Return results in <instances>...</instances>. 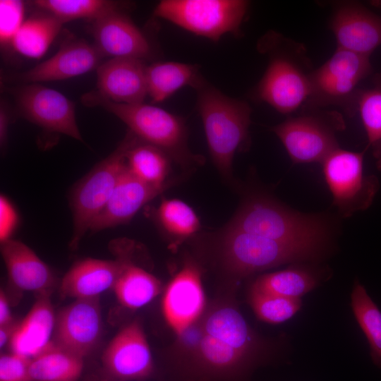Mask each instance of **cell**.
Wrapping results in <instances>:
<instances>
[{
	"mask_svg": "<svg viewBox=\"0 0 381 381\" xmlns=\"http://www.w3.org/2000/svg\"><path fill=\"white\" fill-rule=\"evenodd\" d=\"M102 361L109 377L116 380H138L152 374V356L138 320L118 332L104 351Z\"/></svg>",
	"mask_w": 381,
	"mask_h": 381,
	"instance_id": "14",
	"label": "cell"
},
{
	"mask_svg": "<svg viewBox=\"0 0 381 381\" xmlns=\"http://www.w3.org/2000/svg\"><path fill=\"white\" fill-rule=\"evenodd\" d=\"M226 227L286 243L326 246L330 226L320 214H304L263 193H251Z\"/></svg>",
	"mask_w": 381,
	"mask_h": 381,
	"instance_id": "4",
	"label": "cell"
},
{
	"mask_svg": "<svg viewBox=\"0 0 381 381\" xmlns=\"http://www.w3.org/2000/svg\"><path fill=\"white\" fill-rule=\"evenodd\" d=\"M85 381H119V380H114V379H112L111 377H108V378H105V379H91V380H85Z\"/></svg>",
	"mask_w": 381,
	"mask_h": 381,
	"instance_id": "42",
	"label": "cell"
},
{
	"mask_svg": "<svg viewBox=\"0 0 381 381\" xmlns=\"http://www.w3.org/2000/svg\"><path fill=\"white\" fill-rule=\"evenodd\" d=\"M200 326V338L193 353L197 365L207 372H236L260 351V341L233 306L220 305L212 309Z\"/></svg>",
	"mask_w": 381,
	"mask_h": 381,
	"instance_id": "3",
	"label": "cell"
},
{
	"mask_svg": "<svg viewBox=\"0 0 381 381\" xmlns=\"http://www.w3.org/2000/svg\"><path fill=\"white\" fill-rule=\"evenodd\" d=\"M357 112L366 133L368 149L381 138V72L373 75L370 87L360 89Z\"/></svg>",
	"mask_w": 381,
	"mask_h": 381,
	"instance_id": "33",
	"label": "cell"
},
{
	"mask_svg": "<svg viewBox=\"0 0 381 381\" xmlns=\"http://www.w3.org/2000/svg\"><path fill=\"white\" fill-rule=\"evenodd\" d=\"M144 61L133 58H111L97 70L96 91L116 103H143L147 95Z\"/></svg>",
	"mask_w": 381,
	"mask_h": 381,
	"instance_id": "19",
	"label": "cell"
},
{
	"mask_svg": "<svg viewBox=\"0 0 381 381\" xmlns=\"http://www.w3.org/2000/svg\"><path fill=\"white\" fill-rule=\"evenodd\" d=\"M115 260L85 258L78 261L61 279L60 294L63 298H89L99 297L113 289L127 259L128 250H120Z\"/></svg>",
	"mask_w": 381,
	"mask_h": 381,
	"instance_id": "21",
	"label": "cell"
},
{
	"mask_svg": "<svg viewBox=\"0 0 381 381\" xmlns=\"http://www.w3.org/2000/svg\"><path fill=\"white\" fill-rule=\"evenodd\" d=\"M325 246L286 243L225 227L221 236L223 265L238 277L279 265L316 258Z\"/></svg>",
	"mask_w": 381,
	"mask_h": 381,
	"instance_id": "6",
	"label": "cell"
},
{
	"mask_svg": "<svg viewBox=\"0 0 381 381\" xmlns=\"http://www.w3.org/2000/svg\"><path fill=\"white\" fill-rule=\"evenodd\" d=\"M84 104L99 106L118 117L140 140L164 151L183 169L202 165L204 157L188 147V130L183 119L160 107L143 103L114 102L96 91L83 97Z\"/></svg>",
	"mask_w": 381,
	"mask_h": 381,
	"instance_id": "5",
	"label": "cell"
},
{
	"mask_svg": "<svg viewBox=\"0 0 381 381\" xmlns=\"http://www.w3.org/2000/svg\"><path fill=\"white\" fill-rule=\"evenodd\" d=\"M1 253L11 283L22 291L50 292L55 282L49 266L26 244L14 239L1 243Z\"/></svg>",
	"mask_w": 381,
	"mask_h": 381,
	"instance_id": "22",
	"label": "cell"
},
{
	"mask_svg": "<svg viewBox=\"0 0 381 381\" xmlns=\"http://www.w3.org/2000/svg\"><path fill=\"white\" fill-rule=\"evenodd\" d=\"M95 46L104 56L133 58L142 61L152 56L143 32L120 10L110 11L93 21Z\"/></svg>",
	"mask_w": 381,
	"mask_h": 381,
	"instance_id": "17",
	"label": "cell"
},
{
	"mask_svg": "<svg viewBox=\"0 0 381 381\" xmlns=\"http://www.w3.org/2000/svg\"><path fill=\"white\" fill-rule=\"evenodd\" d=\"M171 161L164 151L138 138L128 149L126 157L127 168L133 176L156 186L172 184L167 180Z\"/></svg>",
	"mask_w": 381,
	"mask_h": 381,
	"instance_id": "27",
	"label": "cell"
},
{
	"mask_svg": "<svg viewBox=\"0 0 381 381\" xmlns=\"http://www.w3.org/2000/svg\"><path fill=\"white\" fill-rule=\"evenodd\" d=\"M194 89L211 158L221 175L231 179L235 154L250 145L252 109L246 102L223 94L204 78Z\"/></svg>",
	"mask_w": 381,
	"mask_h": 381,
	"instance_id": "2",
	"label": "cell"
},
{
	"mask_svg": "<svg viewBox=\"0 0 381 381\" xmlns=\"http://www.w3.org/2000/svg\"><path fill=\"white\" fill-rule=\"evenodd\" d=\"M249 6L245 0H163L154 16L217 42L225 34H240Z\"/></svg>",
	"mask_w": 381,
	"mask_h": 381,
	"instance_id": "10",
	"label": "cell"
},
{
	"mask_svg": "<svg viewBox=\"0 0 381 381\" xmlns=\"http://www.w3.org/2000/svg\"><path fill=\"white\" fill-rule=\"evenodd\" d=\"M329 28L341 49L370 57L381 45V17L357 1L337 3Z\"/></svg>",
	"mask_w": 381,
	"mask_h": 381,
	"instance_id": "16",
	"label": "cell"
},
{
	"mask_svg": "<svg viewBox=\"0 0 381 381\" xmlns=\"http://www.w3.org/2000/svg\"><path fill=\"white\" fill-rule=\"evenodd\" d=\"M112 289L122 306L137 310L159 294L162 284L155 276L133 263L128 257Z\"/></svg>",
	"mask_w": 381,
	"mask_h": 381,
	"instance_id": "26",
	"label": "cell"
},
{
	"mask_svg": "<svg viewBox=\"0 0 381 381\" xmlns=\"http://www.w3.org/2000/svg\"><path fill=\"white\" fill-rule=\"evenodd\" d=\"M317 283L313 272L306 268L291 267L259 276L252 284L250 290L300 298L313 289Z\"/></svg>",
	"mask_w": 381,
	"mask_h": 381,
	"instance_id": "29",
	"label": "cell"
},
{
	"mask_svg": "<svg viewBox=\"0 0 381 381\" xmlns=\"http://www.w3.org/2000/svg\"><path fill=\"white\" fill-rule=\"evenodd\" d=\"M83 359L52 341L39 354L31 358V380L77 381L83 372Z\"/></svg>",
	"mask_w": 381,
	"mask_h": 381,
	"instance_id": "25",
	"label": "cell"
},
{
	"mask_svg": "<svg viewBox=\"0 0 381 381\" xmlns=\"http://www.w3.org/2000/svg\"><path fill=\"white\" fill-rule=\"evenodd\" d=\"M32 4L64 23L80 18L94 21L110 11L120 10L118 2L106 0H36Z\"/></svg>",
	"mask_w": 381,
	"mask_h": 381,
	"instance_id": "32",
	"label": "cell"
},
{
	"mask_svg": "<svg viewBox=\"0 0 381 381\" xmlns=\"http://www.w3.org/2000/svg\"><path fill=\"white\" fill-rule=\"evenodd\" d=\"M19 223L18 213L11 201L4 195L0 196V242L10 239Z\"/></svg>",
	"mask_w": 381,
	"mask_h": 381,
	"instance_id": "37",
	"label": "cell"
},
{
	"mask_svg": "<svg viewBox=\"0 0 381 381\" xmlns=\"http://www.w3.org/2000/svg\"><path fill=\"white\" fill-rule=\"evenodd\" d=\"M25 6L19 0L0 1V41L11 44L24 20Z\"/></svg>",
	"mask_w": 381,
	"mask_h": 381,
	"instance_id": "35",
	"label": "cell"
},
{
	"mask_svg": "<svg viewBox=\"0 0 381 381\" xmlns=\"http://www.w3.org/2000/svg\"><path fill=\"white\" fill-rule=\"evenodd\" d=\"M170 186L146 183L133 176L126 166L107 205L92 222L90 231L96 233L127 223L145 204Z\"/></svg>",
	"mask_w": 381,
	"mask_h": 381,
	"instance_id": "20",
	"label": "cell"
},
{
	"mask_svg": "<svg viewBox=\"0 0 381 381\" xmlns=\"http://www.w3.org/2000/svg\"><path fill=\"white\" fill-rule=\"evenodd\" d=\"M156 217L163 231L176 243L193 236L201 227L196 212L180 199H164Z\"/></svg>",
	"mask_w": 381,
	"mask_h": 381,
	"instance_id": "31",
	"label": "cell"
},
{
	"mask_svg": "<svg viewBox=\"0 0 381 381\" xmlns=\"http://www.w3.org/2000/svg\"><path fill=\"white\" fill-rule=\"evenodd\" d=\"M138 137L128 130L118 147L80 179L71 193L73 235L70 247L76 249L95 219L102 211L126 167V153Z\"/></svg>",
	"mask_w": 381,
	"mask_h": 381,
	"instance_id": "7",
	"label": "cell"
},
{
	"mask_svg": "<svg viewBox=\"0 0 381 381\" xmlns=\"http://www.w3.org/2000/svg\"><path fill=\"white\" fill-rule=\"evenodd\" d=\"M370 147L375 161V165L379 171H381V138L374 143Z\"/></svg>",
	"mask_w": 381,
	"mask_h": 381,
	"instance_id": "41",
	"label": "cell"
},
{
	"mask_svg": "<svg viewBox=\"0 0 381 381\" xmlns=\"http://www.w3.org/2000/svg\"><path fill=\"white\" fill-rule=\"evenodd\" d=\"M372 71L369 56L337 47L327 61L314 69L310 94L302 107H336L353 116L357 112L358 85Z\"/></svg>",
	"mask_w": 381,
	"mask_h": 381,
	"instance_id": "8",
	"label": "cell"
},
{
	"mask_svg": "<svg viewBox=\"0 0 381 381\" xmlns=\"http://www.w3.org/2000/svg\"><path fill=\"white\" fill-rule=\"evenodd\" d=\"M248 300L257 318L271 324L289 320L302 305L301 298H286L253 290H250Z\"/></svg>",
	"mask_w": 381,
	"mask_h": 381,
	"instance_id": "34",
	"label": "cell"
},
{
	"mask_svg": "<svg viewBox=\"0 0 381 381\" xmlns=\"http://www.w3.org/2000/svg\"><path fill=\"white\" fill-rule=\"evenodd\" d=\"M351 298L354 316L369 343L372 361L381 368V311L358 280L354 282Z\"/></svg>",
	"mask_w": 381,
	"mask_h": 381,
	"instance_id": "30",
	"label": "cell"
},
{
	"mask_svg": "<svg viewBox=\"0 0 381 381\" xmlns=\"http://www.w3.org/2000/svg\"><path fill=\"white\" fill-rule=\"evenodd\" d=\"M56 317L50 300V292L37 294L26 316L17 324L9 341L11 352L32 358L52 341Z\"/></svg>",
	"mask_w": 381,
	"mask_h": 381,
	"instance_id": "23",
	"label": "cell"
},
{
	"mask_svg": "<svg viewBox=\"0 0 381 381\" xmlns=\"http://www.w3.org/2000/svg\"><path fill=\"white\" fill-rule=\"evenodd\" d=\"M15 321L8 325L0 326V347H4L10 341L17 326Z\"/></svg>",
	"mask_w": 381,
	"mask_h": 381,
	"instance_id": "39",
	"label": "cell"
},
{
	"mask_svg": "<svg viewBox=\"0 0 381 381\" xmlns=\"http://www.w3.org/2000/svg\"><path fill=\"white\" fill-rule=\"evenodd\" d=\"M14 322L11 311L10 308V304L7 296L4 291L1 289L0 291V326L8 325Z\"/></svg>",
	"mask_w": 381,
	"mask_h": 381,
	"instance_id": "38",
	"label": "cell"
},
{
	"mask_svg": "<svg viewBox=\"0 0 381 381\" xmlns=\"http://www.w3.org/2000/svg\"><path fill=\"white\" fill-rule=\"evenodd\" d=\"M31 358L11 352L0 357V381H32Z\"/></svg>",
	"mask_w": 381,
	"mask_h": 381,
	"instance_id": "36",
	"label": "cell"
},
{
	"mask_svg": "<svg viewBox=\"0 0 381 381\" xmlns=\"http://www.w3.org/2000/svg\"><path fill=\"white\" fill-rule=\"evenodd\" d=\"M13 93L18 111L26 119L49 131L83 141L75 105L62 93L38 83L27 84Z\"/></svg>",
	"mask_w": 381,
	"mask_h": 381,
	"instance_id": "12",
	"label": "cell"
},
{
	"mask_svg": "<svg viewBox=\"0 0 381 381\" xmlns=\"http://www.w3.org/2000/svg\"><path fill=\"white\" fill-rule=\"evenodd\" d=\"M102 329L99 297L75 299L56 315L53 341L84 358L97 346Z\"/></svg>",
	"mask_w": 381,
	"mask_h": 381,
	"instance_id": "15",
	"label": "cell"
},
{
	"mask_svg": "<svg viewBox=\"0 0 381 381\" xmlns=\"http://www.w3.org/2000/svg\"><path fill=\"white\" fill-rule=\"evenodd\" d=\"M102 57L95 45L70 39L64 42L54 56L16 78L26 84L65 80L98 68Z\"/></svg>",
	"mask_w": 381,
	"mask_h": 381,
	"instance_id": "18",
	"label": "cell"
},
{
	"mask_svg": "<svg viewBox=\"0 0 381 381\" xmlns=\"http://www.w3.org/2000/svg\"><path fill=\"white\" fill-rule=\"evenodd\" d=\"M366 150L353 152L338 147L321 163L332 204L344 218L367 210L380 189L378 178L364 173Z\"/></svg>",
	"mask_w": 381,
	"mask_h": 381,
	"instance_id": "11",
	"label": "cell"
},
{
	"mask_svg": "<svg viewBox=\"0 0 381 381\" xmlns=\"http://www.w3.org/2000/svg\"><path fill=\"white\" fill-rule=\"evenodd\" d=\"M8 121V114L1 105L0 110V142L1 145H4L6 140Z\"/></svg>",
	"mask_w": 381,
	"mask_h": 381,
	"instance_id": "40",
	"label": "cell"
},
{
	"mask_svg": "<svg viewBox=\"0 0 381 381\" xmlns=\"http://www.w3.org/2000/svg\"><path fill=\"white\" fill-rule=\"evenodd\" d=\"M196 65L176 61L157 62L146 67L147 95L162 102L184 86L195 87L203 78Z\"/></svg>",
	"mask_w": 381,
	"mask_h": 381,
	"instance_id": "24",
	"label": "cell"
},
{
	"mask_svg": "<svg viewBox=\"0 0 381 381\" xmlns=\"http://www.w3.org/2000/svg\"><path fill=\"white\" fill-rule=\"evenodd\" d=\"M258 48L267 55L268 64L253 90V99L283 114L294 112L303 106L310 94L314 68L306 47L271 30L261 37Z\"/></svg>",
	"mask_w": 381,
	"mask_h": 381,
	"instance_id": "1",
	"label": "cell"
},
{
	"mask_svg": "<svg viewBox=\"0 0 381 381\" xmlns=\"http://www.w3.org/2000/svg\"><path fill=\"white\" fill-rule=\"evenodd\" d=\"M201 275L199 266L187 260L164 291L162 314L178 337L195 326L203 313L205 297Z\"/></svg>",
	"mask_w": 381,
	"mask_h": 381,
	"instance_id": "13",
	"label": "cell"
},
{
	"mask_svg": "<svg viewBox=\"0 0 381 381\" xmlns=\"http://www.w3.org/2000/svg\"><path fill=\"white\" fill-rule=\"evenodd\" d=\"M64 23L51 14L29 18L25 20L11 44L21 55L40 59L47 52Z\"/></svg>",
	"mask_w": 381,
	"mask_h": 381,
	"instance_id": "28",
	"label": "cell"
},
{
	"mask_svg": "<svg viewBox=\"0 0 381 381\" xmlns=\"http://www.w3.org/2000/svg\"><path fill=\"white\" fill-rule=\"evenodd\" d=\"M270 130L280 140L294 164L322 162L339 147L337 135L346 128L343 115L336 110L302 107Z\"/></svg>",
	"mask_w": 381,
	"mask_h": 381,
	"instance_id": "9",
	"label": "cell"
}]
</instances>
